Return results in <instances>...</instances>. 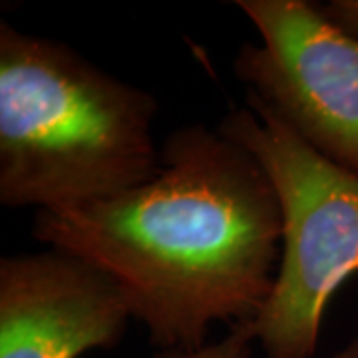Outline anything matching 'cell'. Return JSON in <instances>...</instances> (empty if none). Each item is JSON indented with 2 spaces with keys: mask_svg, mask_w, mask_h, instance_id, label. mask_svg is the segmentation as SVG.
I'll return each instance as SVG.
<instances>
[{
  "mask_svg": "<svg viewBox=\"0 0 358 358\" xmlns=\"http://www.w3.org/2000/svg\"><path fill=\"white\" fill-rule=\"evenodd\" d=\"M159 152L152 181L36 211L32 235L108 275L157 350H195L213 322H253L267 305L282 211L255 155L217 129L178 128Z\"/></svg>",
  "mask_w": 358,
  "mask_h": 358,
  "instance_id": "cell-1",
  "label": "cell"
},
{
  "mask_svg": "<svg viewBox=\"0 0 358 358\" xmlns=\"http://www.w3.org/2000/svg\"><path fill=\"white\" fill-rule=\"evenodd\" d=\"M157 102L60 40L0 24V203L64 209L152 181Z\"/></svg>",
  "mask_w": 358,
  "mask_h": 358,
  "instance_id": "cell-2",
  "label": "cell"
},
{
  "mask_svg": "<svg viewBox=\"0 0 358 358\" xmlns=\"http://www.w3.org/2000/svg\"><path fill=\"white\" fill-rule=\"evenodd\" d=\"M217 131L267 171L282 211L275 289L251 331L267 358H315L333 294L358 271V176L315 152L253 94Z\"/></svg>",
  "mask_w": 358,
  "mask_h": 358,
  "instance_id": "cell-3",
  "label": "cell"
},
{
  "mask_svg": "<svg viewBox=\"0 0 358 358\" xmlns=\"http://www.w3.org/2000/svg\"><path fill=\"white\" fill-rule=\"evenodd\" d=\"M261 44L233 70L315 152L358 176V38L305 0H237Z\"/></svg>",
  "mask_w": 358,
  "mask_h": 358,
  "instance_id": "cell-4",
  "label": "cell"
},
{
  "mask_svg": "<svg viewBox=\"0 0 358 358\" xmlns=\"http://www.w3.org/2000/svg\"><path fill=\"white\" fill-rule=\"evenodd\" d=\"M129 319L120 287L82 259L46 249L0 261V358L114 348Z\"/></svg>",
  "mask_w": 358,
  "mask_h": 358,
  "instance_id": "cell-5",
  "label": "cell"
},
{
  "mask_svg": "<svg viewBox=\"0 0 358 358\" xmlns=\"http://www.w3.org/2000/svg\"><path fill=\"white\" fill-rule=\"evenodd\" d=\"M253 343L255 336L251 331V322H243L229 327V333L217 343L205 345L195 350H157L150 358H249ZM331 358H358V338L350 341L343 350H338Z\"/></svg>",
  "mask_w": 358,
  "mask_h": 358,
  "instance_id": "cell-6",
  "label": "cell"
},
{
  "mask_svg": "<svg viewBox=\"0 0 358 358\" xmlns=\"http://www.w3.org/2000/svg\"><path fill=\"white\" fill-rule=\"evenodd\" d=\"M319 8L333 24L358 38V0H333L319 4Z\"/></svg>",
  "mask_w": 358,
  "mask_h": 358,
  "instance_id": "cell-7",
  "label": "cell"
}]
</instances>
